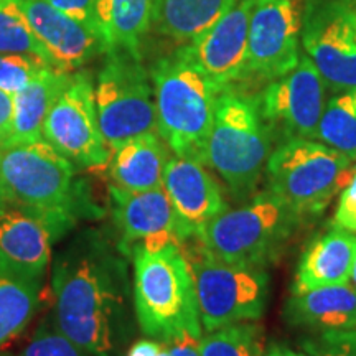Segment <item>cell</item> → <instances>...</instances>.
I'll use <instances>...</instances> for the list:
<instances>
[{
  "label": "cell",
  "mask_w": 356,
  "mask_h": 356,
  "mask_svg": "<svg viewBox=\"0 0 356 356\" xmlns=\"http://www.w3.org/2000/svg\"><path fill=\"white\" fill-rule=\"evenodd\" d=\"M40 279L22 274L0 257V346L19 337L38 307Z\"/></svg>",
  "instance_id": "obj_25"
},
{
  "label": "cell",
  "mask_w": 356,
  "mask_h": 356,
  "mask_svg": "<svg viewBox=\"0 0 356 356\" xmlns=\"http://www.w3.org/2000/svg\"><path fill=\"white\" fill-rule=\"evenodd\" d=\"M13 124V96L0 89V147L6 145Z\"/></svg>",
  "instance_id": "obj_34"
},
{
  "label": "cell",
  "mask_w": 356,
  "mask_h": 356,
  "mask_svg": "<svg viewBox=\"0 0 356 356\" xmlns=\"http://www.w3.org/2000/svg\"><path fill=\"white\" fill-rule=\"evenodd\" d=\"M162 188L175 210L180 243L195 239L204 225L229 210L215 177L198 160L168 157Z\"/></svg>",
  "instance_id": "obj_16"
},
{
  "label": "cell",
  "mask_w": 356,
  "mask_h": 356,
  "mask_svg": "<svg viewBox=\"0 0 356 356\" xmlns=\"http://www.w3.org/2000/svg\"><path fill=\"white\" fill-rule=\"evenodd\" d=\"M44 2H48L56 10L71 17V19L81 22V24L88 25L89 29L99 33L96 17V0H44Z\"/></svg>",
  "instance_id": "obj_31"
},
{
  "label": "cell",
  "mask_w": 356,
  "mask_h": 356,
  "mask_svg": "<svg viewBox=\"0 0 356 356\" xmlns=\"http://www.w3.org/2000/svg\"><path fill=\"white\" fill-rule=\"evenodd\" d=\"M356 257V233L332 226L317 236L297 266L292 293L348 284Z\"/></svg>",
  "instance_id": "obj_19"
},
{
  "label": "cell",
  "mask_w": 356,
  "mask_h": 356,
  "mask_svg": "<svg viewBox=\"0 0 356 356\" xmlns=\"http://www.w3.org/2000/svg\"><path fill=\"white\" fill-rule=\"evenodd\" d=\"M252 6L254 0H236L210 29L178 48L221 91L244 79Z\"/></svg>",
  "instance_id": "obj_14"
},
{
  "label": "cell",
  "mask_w": 356,
  "mask_h": 356,
  "mask_svg": "<svg viewBox=\"0 0 356 356\" xmlns=\"http://www.w3.org/2000/svg\"><path fill=\"white\" fill-rule=\"evenodd\" d=\"M202 356H264L262 328L256 322H239L208 332L200 338Z\"/></svg>",
  "instance_id": "obj_27"
},
{
  "label": "cell",
  "mask_w": 356,
  "mask_h": 356,
  "mask_svg": "<svg viewBox=\"0 0 356 356\" xmlns=\"http://www.w3.org/2000/svg\"><path fill=\"white\" fill-rule=\"evenodd\" d=\"M74 167L44 139L0 147V202L44 215H61L76 222L86 210Z\"/></svg>",
  "instance_id": "obj_4"
},
{
  "label": "cell",
  "mask_w": 356,
  "mask_h": 356,
  "mask_svg": "<svg viewBox=\"0 0 356 356\" xmlns=\"http://www.w3.org/2000/svg\"><path fill=\"white\" fill-rule=\"evenodd\" d=\"M236 0H154L152 26L175 42L190 43L220 20Z\"/></svg>",
  "instance_id": "obj_24"
},
{
  "label": "cell",
  "mask_w": 356,
  "mask_h": 356,
  "mask_svg": "<svg viewBox=\"0 0 356 356\" xmlns=\"http://www.w3.org/2000/svg\"><path fill=\"white\" fill-rule=\"evenodd\" d=\"M48 66L50 65L35 56L0 53V89L12 96L17 95Z\"/></svg>",
  "instance_id": "obj_29"
},
{
  "label": "cell",
  "mask_w": 356,
  "mask_h": 356,
  "mask_svg": "<svg viewBox=\"0 0 356 356\" xmlns=\"http://www.w3.org/2000/svg\"><path fill=\"white\" fill-rule=\"evenodd\" d=\"M168 157V147L157 132L134 137L111 150V185L127 191L160 188Z\"/></svg>",
  "instance_id": "obj_21"
},
{
  "label": "cell",
  "mask_w": 356,
  "mask_h": 356,
  "mask_svg": "<svg viewBox=\"0 0 356 356\" xmlns=\"http://www.w3.org/2000/svg\"><path fill=\"white\" fill-rule=\"evenodd\" d=\"M315 341L327 346V348L348 351V353L356 355V330L325 332L320 333V337L315 338Z\"/></svg>",
  "instance_id": "obj_33"
},
{
  "label": "cell",
  "mask_w": 356,
  "mask_h": 356,
  "mask_svg": "<svg viewBox=\"0 0 356 356\" xmlns=\"http://www.w3.org/2000/svg\"><path fill=\"white\" fill-rule=\"evenodd\" d=\"M95 102L101 132L111 150L134 137L157 132L152 81L140 58L132 53H106V63L96 79Z\"/></svg>",
  "instance_id": "obj_8"
},
{
  "label": "cell",
  "mask_w": 356,
  "mask_h": 356,
  "mask_svg": "<svg viewBox=\"0 0 356 356\" xmlns=\"http://www.w3.org/2000/svg\"><path fill=\"white\" fill-rule=\"evenodd\" d=\"M305 55L335 92L356 88V26L353 3L332 2L307 15L302 29Z\"/></svg>",
  "instance_id": "obj_13"
},
{
  "label": "cell",
  "mask_w": 356,
  "mask_h": 356,
  "mask_svg": "<svg viewBox=\"0 0 356 356\" xmlns=\"http://www.w3.org/2000/svg\"><path fill=\"white\" fill-rule=\"evenodd\" d=\"M204 332L239 322H257L269 299V275L262 267L231 264L198 249L188 259Z\"/></svg>",
  "instance_id": "obj_9"
},
{
  "label": "cell",
  "mask_w": 356,
  "mask_h": 356,
  "mask_svg": "<svg viewBox=\"0 0 356 356\" xmlns=\"http://www.w3.org/2000/svg\"><path fill=\"white\" fill-rule=\"evenodd\" d=\"M152 7L154 0H96L106 50H126L140 58V43L152 26Z\"/></svg>",
  "instance_id": "obj_23"
},
{
  "label": "cell",
  "mask_w": 356,
  "mask_h": 356,
  "mask_svg": "<svg viewBox=\"0 0 356 356\" xmlns=\"http://www.w3.org/2000/svg\"><path fill=\"white\" fill-rule=\"evenodd\" d=\"M127 356H172L168 351V346L162 341L152 340H140L137 343H134L129 350Z\"/></svg>",
  "instance_id": "obj_36"
},
{
  "label": "cell",
  "mask_w": 356,
  "mask_h": 356,
  "mask_svg": "<svg viewBox=\"0 0 356 356\" xmlns=\"http://www.w3.org/2000/svg\"><path fill=\"white\" fill-rule=\"evenodd\" d=\"M317 140L356 162V88L337 92L327 101Z\"/></svg>",
  "instance_id": "obj_26"
},
{
  "label": "cell",
  "mask_w": 356,
  "mask_h": 356,
  "mask_svg": "<svg viewBox=\"0 0 356 356\" xmlns=\"http://www.w3.org/2000/svg\"><path fill=\"white\" fill-rule=\"evenodd\" d=\"M332 226L356 233V172L348 185L340 191V200H338Z\"/></svg>",
  "instance_id": "obj_32"
},
{
  "label": "cell",
  "mask_w": 356,
  "mask_h": 356,
  "mask_svg": "<svg viewBox=\"0 0 356 356\" xmlns=\"http://www.w3.org/2000/svg\"><path fill=\"white\" fill-rule=\"evenodd\" d=\"M0 356H92L70 341L56 330V327L43 325L29 343L17 351H8Z\"/></svg>",
  "instance_id": "obj_30"
},
{
  "label": "cell",
  "mask_w": 356,
  "mask_h": 356,
  "mask_svg": "<svg viewBox=\"0 0 356 356\" xmlns=\"http://www.w3.org/2000/svg\"><path fill=\"white\" fill-rule=\"evenodd\" d=\"M53 325L92 356H113L126 315V264L97 231L81 233L53 266Z\"/></svg>",
  "instance_id": "obj_1"
},
{
  "label": "cell",
  "mask_w": 356,
  "mask_h": 356,
  "mask_svg": "<svg viewBox=\"0 0 356 356\" xmlns=\"http://www.w3.org/2000/svg\"><path fill=\"white\" fill-rule=\"evenodd\" d=\"M350 284L353 287H356V257H355V264H353V270H351V279H350Z\"/></svg>",
  "instance_id": "obj_39"
},
{
  "label": "cell",
  "mask_w": 356,
  "mask_h": 356,
  "mask_svg": "<svg viewBox=\"0 0 356 356\" xmlns=\"http://www.w3.org/2000/svg\"><path fill=\"white\" fill-rule=\"evenodd\" d=\"M68 71L43 68L29 86L13 95V124L7 144H30L42 137L43 122L58 96L71 81Z\"/></svg>",
  "instance_id": "obj_22"
},
{
  "label": "cell",
  "mask_w": 356,
  "mask_h": 356,
  "mask_svg": "<svg viewBox=\"0 0 356 356\" xmlns=\"http://www.w3.org/2000/svg\"><path fill=\"white\" fill-rule=\"evenodd\" d=\"M134 305L142 333L170 343L178 337L202 338L197 291L180 243L132 248Z\"/></svg>",
  "instance_id": "obj_2"
},
{
  "label": "cell",
  "mask_w": 356,
  "mask_h": 356,
  "mask_svg": "<svg viewBox=\"0 0 356 356\" xmlns=\"http://www.w3.org/2000/svg\"><path fill=\"white\" fill-rule=\"evenodd\" d=\"M264 356H307L304 353H297V351L289 350L286 346H280V345H273L267 353H264Z\"/></svg>",
  "instance_id": "obj_38"
},
{
  "label": "cell",
  "mask_w": 356,
  "mask_h": 356,
  "mask_svg": "<svg viewBox=\"0 0 356 356\" xmlns=\"http://www.w3.org/2000/svg\"><path fill=\"white\" fill-rule=\"evenodd\" d=\"M304 350L309 353L310 356H356L355 353H348V351H340V350H333V348H327V346L317 343L315 340H309L302 343Z\"/></svg>",
  "instance_id": "obj_37"
},
{
  "label": "cell",
  "mask_w": 356,
  "mask_h": 356,
  "mask_svg": "<svg viewBox=\"0 0 356 356\" xmlns=\"http://www.w3.org/2000/svg\"><path fill=\"white\" fill-rule=\"evenodd\" d=\"M353 3H356V0H353Z\"/></svg>",
  "instance_id": "obj_41"
},
{
  "label": "cell",
  "mask_w": 356,
  "mask_h": 356,
  "mask_svg": "<svg viewBox=\"0 0 356 356\" xmlns=\"http://www.w3.org/2000/svg\"><path fill=\"white\" fill-rule=\"evenodd\" d=\"M356 172L348 155L317 139H289L266 165L267 188L302 218L320 216Z\"/></svg>",
  "instance_id": "obj_7"
},
{
  "label": "cell",
  "mask_w": 356,
  "mask_h": 356,
  "mask_svg": "<svg viewBox=\"0 0 356 356\" xmlns=\"http://www.w3.org/2000/svg\"><path fill=\"white\" fill-rule=\"evenodd\" d=\"M284 317L293 327L320 333L356 330V287L348 282L292 293Z\"/></svg>",
  "instance_id": "obj_20"
},
{
  "label": "cell",
  "mask_w": 356,
  "mask_h": 356,
  "mask_svg": "<svg viewBox=\"0 0 356 356\" xmlns=\"http://www.w3.org/2000/svg\"><path fill=\"white\" fill-rule=\"evenodd\" d=\"M355 165H356V162H355Z\"/></svg>",
  "instance_id": "obj_42"
},
{
  "label": "cell",
  "mask_w": 356,
  "mask_h": 356,
  "mask_svg": "<svg viewBox=\"0 0 356 356\" xmlns=\"http://www.w3.org/2000/svg\"><path fill=\"white\" fill-rule=\"evenodd\" d=\"M0 53L35 56L51 66L19 0H0Z\"/></svg>",
  "instance_id": "obj_28"
},
{
  "label": "cell",
  "mask_w": 356,
  "mask_h": 356,
  "mask_svg": "<svg viewBox=\"0 0 356 356\" xmlns=\"http://www.w3.org/2000/svg\"><path fill=\"white\" fill-rule=\"evenodd\" d=\"M305 0H254L244 79L274 81L300 60Z\"/></svg>",
  "instance_id": "obj_11"
},
{
  "label": "cell",
  "mask_w": 356,
  "mask_h": 356,
  "mask_svg": "<svg viewBox=\"0 0 356 356\" xmlns=\"http://www.w3.org/2000/svg\"><path fill=\"white\" fill-rule=\"evenodd\" d=\"M274 139L256 97L226 88L218 95L207 144V167L228 185L236 198H251L261 184Z\"/></svg>",
  "instance_id": "obj_6"
},
{
  "label": "cell",
  "mask_w": 356,
  "mask_h": 356,
  "mask_svg": "<svg viewBox=\"0 0 356 356\" xmlns=\"http://www.w3.org/2000/svg\"><path fill=\"white\" fill-rule=\"evenodd\" d=\"M19 2L53 68L70 73L99 53L108 51L99 33L56 10L44 0Z\"/></svg>",
  "instance_id": "obj_18"
},
{
  "label": "cell",
  "mask_w": 356,
  "mask_h": 356,
  "mask_svg": "<svg viewBox=\"0 0 356 356\" xmlns=\"http://www.w3.org/2000/svg\"><path fill=\"white\" fill-rule=\"evenodd\" d=\"M325 91L327 84L305 53L296 68L269 81L256 99L273 139H279V144L289 139H317L327 104Z\"/></svg>",
  "instance_id": "obj_12"
},
{
  "label": "cell",
  "mask_w": 356,
  "mask_h": 356,
  "mask_svg": "<svg viewBox=\"0 0 356 356\" xmlns=\"http://www.w3.org/2000/svg\"><path fill=\"white\" fill-rule=\"evenodd\" d=\"M109 195L114 225L121 234L118 249L124 254L131 256L137 244L155 249L180 243L175 210L162 186L147 191H127L111 185Z\"/></svg>",
  "instance_id": "obj_17"
},
{
  "label": "cell",
  "mask_w": 356,
  "mask_h": 356,
  "mask_svg": "<svg viewBox=\"0 0 356 356\" xmlns=\"http://www.w3.org/2000/svg\"><path fill=\"white\" fill-rule=\"evenodd\" d=\"M42 137L83 168L108 165L111 149L97 121L95 86L86 73L71 76L43 122Z\"/></svg>",
  "instance_id": "obj_10"
},
{
  "label": "cell",
  "mask_w": 356,
  "mask_h": 356,
  "mask_svg": "<svg viewBox=\"0 0 356 356\" xmlns=\"http://www.w3.org/2000/svg\"><path fill=\"white\" fill-rule=\"evenodd\" d=\"M73 226L74 221L66 216L0 202V257L22 274L40 279L50 262L53 243Z\"/></svg>",
  "instance_id": "obj_15"
},
{
  "label": "cell",
  "mask_w": 356,
  "mask_h": 356,
  "mask_svg": "<svg viewBox=\"0 0 356 356\" xmlns=\"http://www.w3.org/2000/svg\"><path fill=\"white\" fill-rule=\"evenodd\" d=\"M157 132L173 155L207 165V144L215 118V83L180 50L150 70Z\"/></svg>",
  "instance_id": "obj_3"
},
{
  "label": "cell",
  "mask_w": 356,
  "mask_h": 356,
  "mask_svg": "<svg viewBox=\"0 0 356 356\" xmlns=\"http://www.w3.org/2000/svg\"><path fill=\"white\" fill-rule=\"evenodd\" d=\"M353 15H355V26H356V3H353Z\"/></svg>",
  "instance_id": "obj_40"
},
{
  "label": "cell",
  "mask_w": 356,
  "mask_h": 356,
  "mask_svg": "<svg viewBox=\"0 0 356 356\" xmlns=\"http://www.w3.org/2000/svg\"><path fill=\"white\" fill-rule=\"evenodd\" d=\"M302 221L299 213L267 188L243 207L221 213L195 239L202 251L218 259L264 269L277 261Z\"/></svg>",
  "instance_id": "obj_5"
},
{
  "label": "cell",
  "mask_w": 356,
  "mask_h": 356,
  "mask_svg": "<svg viewBox=\"0 0 356 356\" xmlns=\"http://www.w3.org/2000/svg\"><path fill=\"white\" fill-rule=\"evenodd\" d=\"M168 346L172 356H202L200 351V338L193 335H184L178 337L170 343H165Z\"/></svg>",
  "instance_id": "obj_35"
}]
</instances>
